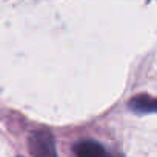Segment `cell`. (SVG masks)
<instances>
[{
    "instance_id": "obj_2",
    "label": "cell",
    "mask_w": 157,
    "mask_h": 157,
    "mask_svg": "<svg viewBox=\"0 0 157 157\" xmlns=\"http://www.w3.org/2000/svg\"><path fill=\"white\" fill-rule=\"evenodd\" d=\"M128 106L136 114H157V99L146 94L132 97Z\"/></svg>"
},
{
    "instance_id": "obj_1",
    "label": "cell",
    "mask_w": 157,
    "mask_h": 157,
    "mask_svg": "<svg viewBox=\"0 0 157 157\" xmlns=\"http://www.w3.org/2000/svg\"><path fill=\"white\" fill-rule=\"evenodd\" d=\"M29 152L31 157H57L52 134L45 129L34 131L29 136Z\"/></svg>"
},
{
    "instance_id": "obj_3",
    "label": "cell",
    "mask_w": 157,
    "mask_h": 157,
    "mask_svg": "<svg viewBox=\"0 0 157 157\" xmlns=\"http://www.w3.org/2000/svg\"><path fill=\"white\" fill-rule=\"evenodd\" d=\"M75 154L77 157H111L100 143L93 142V140L78 143L75 146Z\"/></svg>"
}]
</instances>
